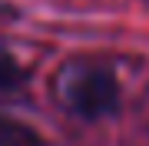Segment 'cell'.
<instances>
[{
    "label": "cell",
    "mask_w": 149,
    "mask_h": 146,
    "mask_svg": "<svg viewBox=\"0 0 149 146\" xmlns=\"http://www.w3.org/2000/svg\"><path fill=\"white\" fill-rule=\"evenodd\" d=\"M56 96L80 119H106L119 110V76L100 60H73L60 70Z\"/></svg>",
    "instance_id": "1"
},
{
    "label": "cell",
    "mask_w": 149,
    "mask_h": 146,
    "mask_svg": "<svg viewBox=\"0 0 149 146\" xmlns=\"http://www.w3.org/2000/svg\"><path fill=\"white\" fill-rule=\"evenodd\" d=\"M23 76H27L23 63H20L3 43H0V90H17V87L23 83Z\"/></svg>",
    "instance_id": "2"
},
{
    "label": "cell",
    "mask_w": 149,
    "mask_h": 146,
    "mask_svg": "<svg viewBox=\"0 0 149 146\" xmlns=\"http://www.w3.org/2000/svg\"><path fill=\"white\" fill-rule=\"evenodd\" d=\"M33 143H37V136H33L23 123L0 116V146H33Z\"/></svg>",
    "instance_id": "3"
}]
</instances>
